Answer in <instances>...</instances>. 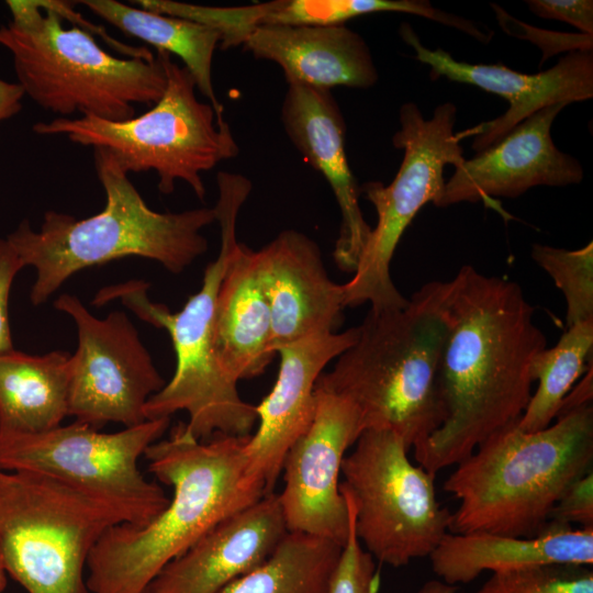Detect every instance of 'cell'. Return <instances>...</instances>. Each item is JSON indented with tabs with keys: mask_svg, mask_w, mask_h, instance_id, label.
Returning <instances> with one entry per match:
<instances>
[{
	"mask_svg": "<svg viewBox=\"0 0 593 593\" xmlns=\"http://www.w3.org/2000/svg\"><path fill=\"white\" fill-rule=\"evenodd\" d=\"M449 281L450 324L438 371L446 418L413 448L433 475L518 421L532 396L534 359L547 347L519 284L468 265Z\"/></svg>",
	"mask_w": 593,
	"mask_h": 593,
	"instance_id": "6da1fadb",
	"label": "cell"
},
{
	"mask_svg": "<svg viewBox=\"0 0 593 593\" xmlns=\"http://www.w3.org/2000/svg\"><path fill=\"white\" fill-rule=\"evenodd\" d=\"M249 436L199 440L178 423L153 443L144 454L148 470L172 488V499L148 524H118L101 536L87 562L89 592L144 593L170 561L266 495L247 473Z\"/></svg>",
	"mask_w": 593,
	"mask_h": 593,
	"instance_id": "7a4b0ae2",
	"label": "cell"
},
{
	"mask_svg": "<svg viewBox=\"0 0 593 593\" xmlns=\"http://www.w3.org/2000/svg\"><path fill=\"white\" fill-rule=\"evenodd\" d=\"M450 281H432L403 307L369 310L356 342L316 388L358 410L366 429H390L407 450L422 445L446 418L438 371L450 324Z\"/></svg>",
	"mask_w": 593,
	"mask_h": 593,
	"instance_id": "3957f363",
	"label": "cell"
},
{
	"mask_svg": "<svg viewBox=\"0 0 593 593\" xmlns=\"http://www.w3.org/2000/svg\"><path fill=\"white\" fill-rule=\"evenodd\" d=\"M456 466L444 483L459 500L449 533L537 536L563 492L593 470V405L560 413L537 432L516 421Z\"/></svg>",
	"mask_w": 593,
	"mask_h": 593,
	"instance_id": "277c9868",
	"label": "cell"
},
{
	"mask_svg": "<svg viewBox=\"0 0 593 593\" xmlns=\"http://www.w3.org/2000/svg\"><path fill=\"white\" fill-rule=\"evenodd\" d=\"M94 167L105 193L103 210L85 219L47 211L38 231L27 221L7 237L36 278L30 292L41 305L74 273L126 256L158 261L180 273L208 250L201 231L215 221L213 208L178 213L152 210L104 148H93Z\"/></svg>",
	"mask_w": 593,
	"mask_h": 593,
	"instance_id": "5b68a950",
	"label": "cell"
},
{
	"mask_svg": "<svg viewBox=\"0 0 593 593\" xmlns=\"http://www.w3.org/2000/svg\"><path fill=\"white\" fill-rule=\"evenodd\" d=\"M5 4L12 19L0 26V45L12 56L24 94L45 111L124 121L135 116V104H155L164 94L167 75L158 55L109 54L80 25L65 27L54 0Z\"/></svg>",
	"mask_w": 593,
	"mask_h": 593,
	"instance_id": "8992f818",
	"label": "cell"
},
{
	"mask_svg": "<svg viewBox=\"0 0 593 593\" xmlns=\"http://www.w3.org/2000/svg\"><path fill=\"white\" fill-rule=\"evenodd\" d=\"M219 197L214 209L220 225L221 246L210 262L200 290L183 307L171 313L165 305L148 302L139 317L169 333L177 357L175 373L145 404L146 419L170 417L184 411L188 430L199 440L214 435L249 436L257 423L256 406L245 402L237 382L221 369L213 342L214 314L219 289L233 249L238 244V212L251 191L244 176L220 171Z\"/></svg>",
	"mask_w": 593,
	"mask_h": 593,
	"instance_id": "52a82bcc",
	"label": "cell"
},
{
	"mask_svg": "<svg viewBox=\"0 0 593 593\" xmlns=\"http://www.w3.org/2000/svg\"><path fill=\"white\" fill-rule=\"evenodd\" d=\"M148 523L128 505L49 475L0 470V556L27 593H89L83 570L101 536Z\"/></svg>",
	"mask_w": 593,
	"mask_h": 593,
	"instance_id": "ba28073f",
	"label": "cell"
},
{
	"mask_svg": "<svg viewBox=\"0 0 593 593\" xmlns=\"http://www.w3.org/2000/svg\"><path fill=\"white\" fill-rule=\"evenodd\" d=\"M167 75L161 98L147 112L124 121L96 116L56 118L37 122L33 132L43 136H66L70 142L104 148L120 167L130 172L156 171L158 190L174 192L184 181L203 201L201 174L222 160L238 155L239 148L223 113L195 94V81L188 69L158 51Z\"/></svg>",
	"mask_w": 593,
	"mask_h": 593,
	"instance_id": "9c48e42d",
	"label": "cell"
},
{
	"mask_svg": "<svg viewBox=\"0 0 593 593\" xmlns=\"http://www.w3.org/2000/svg\"><path fill=\"white\" fill-rule=\"evenodd\" d=\"M407 452L394 432L366 429L340 468L357 539L374 560L393 568L428 557L452 518L436 497L435 475L413 465Z\"/></svg>",
	"mask_w": 593,
	"mask_h": 593,
	"instance_id": "30bf717a",
	"label": "cell"
},
{
	"mask_svg": "<svg viewBox=\"0 0 593 593\" xmlns=\"http://www.w3.org/2000/svg\"><path fill=\"white\" fill-rule=\"evenodd\" d=\"M456 114L451 102L438 105L430 119H425L413 102L401 107V128L392 137L394 147L404 150L400 169L388 186L369 181L360 188L377 212V224L353 278L343 284L345 307L369 302L371 310L382 311L407 303L391 279L390 262L417 212L441 197L445 165L457 167L465 159L460 141L454 134Z\"/></svg>",
	"mask_w": 593,
	"mask_h": 593,
	"instance_id": "8fae6325",
	"label": "cell"
},
{
	"mask_svg": "<svg viewBox=\"0 0 593 593\" xmlns=\"http://www.w3.org/2000/svg\"><path fill=\"white\" fill-rule=\"evenodd\" d=\"M169 424L170 417H163L101 433L74 422L41 433H0V470L49 475L128 505L150 522L169 499L157 483L145 479L138 460Z\"/></svg>",
	"mask_w": 593,
	"mask_h": 593,
	"instance_id": "7c38bea8",
	"label": "cell"
},
{
	"mask_svg": "<svg viewBox=\"0 0 593 593\" xmlns=\"http://www.w3.org/2000/svg\"><path fill=\"white\" fill-rule=\"evenodd\" d=\"M54 306L69 315L78 348L69 360L68 416L96 429L108 423L132 427L146 421L145 404L166 384L123 311L93 316L64 293Z\"/></svg>",
	"mask_w": 593,
	"mask_h": 593,
	"instance_id": "4fadbf2b",
	"label": "cell"
},
{
	"mask_svg": "<svg viewBox=\"0 0 593 593\" xmlns=\"http://www.w3.org/2000/svg\"><path fill=\"white\" fill-rule=\"evenodd\" d=\"M315 396L310 426L283 459L284 484L278 496L288 532L344 546L350 515L340 492V468L347 449L362 433V424L348 400L316 387Z\"/></svg>",
	"mask_w": 593,
	"mask_h": 593,
	"instance_id": "5bb4252c",
	"label": "cell"
},
{
	"mask_svg": "<svg viewBox=\"0 0 593 593\" xmlns=\"http://www.w3.org/2000/svg\"><path fill=\"white\" fill-rule=\"evenodd\" d=\"M403 40L414 48L416 59L430 67L429 77L472 85L503 97L510 104L499 118L456 134L459 141L472 136V149L481 152L501 141L515 125L556 104L580 102L593 97V51L568 53L541 72L523 74L502 64H469L448 52L425 47L409 24L401 26Z\"/></svg>",
	"mask_w": 593,
	"mask_h": 593,
	"instance_id": "9a60e30c",
	"label": "cell"
},
{
	"mask_svg": "<svg viewBox=\"0 0 593 593\" xmlns=\"http://www.w3.org/2000/svg\"><path fill=\"white\" fill-rule=\"evenodd\" d=\"M568 104L540 109L515 125L496 144L463 159L445 182L439 200L446 208L460 202L483 201L503 213L491 197L517 198L536 186L580 183L583 168L573 156L560 152L551 138L556 116Z\"/></svg>",
	"mask_w": 593,
	"mask_h": 593,
	"instance_id": "2e32d148",
	"label": "cell"
},
{
	"mask_svg": "<svg viewBox=\"0 0 593 593\" xmlns=\"http://www.w3.org/2000/svg\"><path fill=\"white\" fill-rule=\"evenodd\" d=\"M358 328L313 335L277 349L276 382L256 406L258 428L245 445L248 475L271 493L291 445L310 426L316 405L315 385L325 366L357 339Z\"/></svg>",
	"mask_w": 593,
	"mask_h": 593,
	"instance_id": "e0dca14e",
	"label": "cell"
},
{
	"mask_svg": "<svg viewBox=\"0 0 593 593\" xmlns=\"http://www.w3.org/2000/svg\"><path fill=\"white\" fill-rule=\"evenodd\" d=\"M257 256L270 305L275 353L305 337L336 333L345 309L343 284L329 279L313 239L294 230L283 231Z\"/></svg>",
	"mask_w": 593,
	"mask_h": 593,
	"instance_id": "ac0fdd59",
	"label": "cell"
},
{
	"mask_svg": "<svg viewBox=\"0 0 593 593\" xmlns=\"http://www.w3.org/2000/svg\"><path fill=\"white\" fill-rule=\"evenodd\" d=\"M287 534L279 496L268 493L170 561L144 593H217L261 566Z\"/></svg>",
	"mask_w": 593,
	"mask_h": 593,
	"instance_id": "d6986e66",
	"label": "cell"
},
{
	"mask_svg": "<svg viewBox=\"0 0 593 593\" xmlns=\"http://www.w3.org/2000/svg\"><path fill=\"white\" fill-rule=\"evenodd\" d=\"M281 119L293 145L334 192L342 222L333 255L340 270L354 273L371 227L360 210V188L346 157L342 111L331 90L289 82Z\"/></svg>",
	"mask_w": 593,
	"mask_h": 593,
	"instance_id": "ffe728a7",
	"label": "cell"
},
{
	"mask_svg": "<svg viewBox=\"0 0 593 593\" xmlns=\"http://www.w3.org/2000/svg\"><path fill=\"white\" fill-rule=\"evenodd\" d=\"M240 45L255 58L278 64L288 83L369 88L379 77L366 41L344 24L260 25Z\"/></svg>",
	"mask_w": 593,
	"mask_h": 593,
	"instance_id": "44dd1931",
	"label": "cell"
},
{
	"mask_svg": "<svg viewBox=\"0 0 593 593\" xmlns=\"http://www.w3.org/2000/svg\"><path fill=\"white\" fill-rule=\"evenodd\" d=\"M213 342L221 369L235 382L262 374L276 355L257 250L239 242L219 289Z\"/></svg>",
	"mask_w": 593,
	"mask_h": 593,
	"instance_id": "7402d4cb",
	"label": "cell"
},
{
	"mask_svg": "<svg viewBox=\"0 0 593 593\" xmlns=\"http://www.w3.org/2000/svg\"><path fill=\"white\" fill-rule=\"evenodd\" d=\"M440 581L470 583L483 571L537 564H593V528L547 530L522 538L490 533H447L428 556Z\"/></svg>",
	"mask_w": 593,
	"mask_h": 593,
	"instance_id": "603a6c76",
	"label": "cell"
},
{
	"mask_svg": "<svg viewBox=\"0 0 593 593\" xmlns=\"http://www.w3.org/2000/svg\"><path fill=\"white\" fill-rule=\"evenodd\" d=\"M70 354L53 350L0 355V433L33 434L68 416Z\"/></svg>",
	"mask_w": 593,
	"mask_h": 593,
	"instance_id": "cb8c5ba5",
	"label": "cell"
},
{
	"mask_svg": "<svg viewBox=\"0 0 593 593\" xmlns=\"http://www.w3.org/2000/svg\"><path fill=\"white\" fill-rule=\"evenodd\" d=\"M96 15L126 35L144 41L156 51L174 54L182 60L197 89L217 113H223L212 82V59L221 35L214 29L191 20L169 16L115 0H82Z\"/></svg>",
	"mask_w": 593,
	"mask_h": 593,
	"instance_id": "d4e9b609",
	"label": "cell"
},
{
	"mask_svg": "<svg viewBox=\"0 0 593 593\" xmlns=\"http://www.w3.org/2000/svg\"><path fill=\"white\" fill-rule=\"evenodd\" d=\"M343 547L329 539L288 532L261 566L217 593H328Z\"/></svg>",
	"mask_w": 593,
	"mask_h": 593,
	"instance_id": "484cf974",
	"label": "cell"
},
{
	"mask_svg": "<svg viewBox=\"0 0 593 593\" xmlns=\"http://www.w3.org/2000/svg\"><path fill=\"white\" fill-rule=\"evenodd\" d=\"M376 12H402L445 24L446 12L424 0H277L233 7L232 31L243 40L260 25H343L349 19Z\"/></svg>",
	"mask_w": 593,
	"mask_h": 593,
	"instance_id": "4316f807",
	"label": "cell"
},
{
	"mask_svg": "<svg viewBox=\"0 0 593 593\" xmlns=\"http://www.w3.org/2000/svg\"><path fill=\"white\" fill-rule=\"evenodd\" d=\"M593 320L568 327L558 343L534 359L532 372L537 390L517 421L525 432H537L556 419L563 400L592 360Z\"/></svg>",
	"mask_w": 593,
	"mask_h": 593,
	"instance_id": "83f0119b",
	"label": "cell"
},
{
	"mask_svg": "<svg viewBox=\"0 0 593 593\" xmlns=\"http://www.w3.org/2000/svg\"><path fill=\"white\" fill-rule=\"evenodd\" d=\"M532 257L562 291L567 326L593 320V243L574 250L536 243Z\"/></svg>",
	"mask_w": 593,
	"mask_h": 593,
	"instance_id": "f1b7e54d",
	"label": "cell"
},
{
	"mask_svg": "<svg viewBox=\"0 0 593 593\" xmlns=\"http://www.w3.org/2000/svg\"><path fill=\"white\" fill-rule=\"evenodd\" d=\"M475 593H593L590 566L537 564L494 572Z\"/></svg>",
	"mask_w": 593,
	"mask_h": 593,
	"instance_id": "f546056e",
	"label": "cell"
},
{
	"mask_svg": "<svg viewBox=\"0 0 593 593\" xmlns=\"http://www.w3.org/2000/svg\"><path fill=\"white\" fill-rule=\"evenodd\" d=\"M340 492L349 510L350 529L333 574L328 593H377L380 579L374 559L357 539L351 500L345 492Z\"/></svg>",
	"mask_w": 593,
	"mask_h": 593,
	"instance_id": "4dcf8cb0",
	"label": "cell"
},
{
	"mask_svg": "<svg viewBox=\"0 0 593 593\" xmlns=\"http://www.w3.org/2000/svg\"><path fill=\"white\" fill-rule=\"evenodd\" d=\"M500 26L505 33L536 44L542 52L540 65L562 52L593 51V35L562 33L535 27L510 15L496 3H491Z\"/></svg>",
	"mask_w": 593,
	"mask_h": 593,
	"instance_id": "1f68e13d",
	"label": "cell"
},
{
	"mask_svg": "<svg viewBox=\"0 0 593 593\" xmlns=\"http://www.w3.org/2000/svg\"><path fill=\"white\" fill-rule=\"evenodd\" d=\"M572 525H578V528H593V470L563 492L542 533L574 528Z\"/></svg>",
	"mask_w": 593,
	"mask_h": 593,
	"instance_id": "d6a6232c",
	"label": "cell"
},
{
	"mask_svg": "<svg viewBox=\"0 0 593 593\" xmlns=\"http://www.w3.org/2000/svg\"><path fill=\"white\" fill-rule=\"evenodd\" d=\"M528 9L537 16L567 22L593 35L592 0H528Z\"/></svg>",
	"mask_w": 593,
	"mask_h": 593,
	"instance_id": "836d02e7",
	"label": "cell"
},
{
	"mask_svg": "<svg viewBox=\"0 0 593 593\" xmlns=\"http://www.w3.org/2000/svg\"><path fill=\"white\" fill-rule=\"evenodd\" d=\"M22 268L24 265L7 238L0 239V355L14 349L8 306L12 282Z\"/></svg>",
	"mask_w": 593,
	"mask_h": 593,
	"instance_id": "e575fe53",
	"label": "cell"
},
{
	"mask_svg": "<svg viewBox=\"0 0 593 593\" xmlns=\"http://www.w3.org/2000/svg\"><path fill=\"white\" fill-rule=\"evenodd\" d=\"M24 96V91L18 82L0 78V124L21 111Z\"/></svg>",
	"mask_w": 593,
	"mask_h": 593,
	"instance_id": "d590c367",
	"label": "cell"
},
{
	"mask_svg": "<svg viewBox=\"0 0 593 593\" xmlns=\"http://www.w3.org/2000/svg\"><path fill=\"white\" fill-rule=\"evenodd\" d=\"M457 586L447 584L440 580L425 582L416 593H456Z\"/></svg>",
	"mask_w": 593,
	"mask_h": 593,
	"instance_id": "8d00e7d4",
	"label": "cell"
},
{
	"mask_svg": "<svg viewBox=\"0 0 593 593\" xmlns=\"http://www.w3.org/2000/svg\"><path fill=\"white\" fill-rule=\"evenodd\" d=\"M7 570L0 556V593H2L7 586Z\"/></svg>",
	"mask_w": 593,
	"mask_h": 593,
	"instance_id": "74e56055",
	"label": "cell"
}]
</instances>
